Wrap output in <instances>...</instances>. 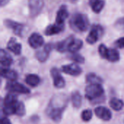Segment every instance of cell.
Instances as JSON below:
<instances>
[{
	"label": "cell",
	"mask_w": 124,
	"mask_h": 124,
	"mask_svg": "<svg viewBox=\"0 0 124 124\" xmlns=\"http://www.w3.org/2000/svg\"><path fill=\"white\" fill-rule=\"evenodd\" d=\"M68 100L66 95L58 94L52 98L47 108L48 116L54 121H59L62 118V113L65 109Z\"/></svg>",
	"instance_id": "obj_1"
},
{
	"label": "cell",
	"mask_w": 124,
	"mask_h": 124,
	"mask_svg": "<svg viewBox=\"0 0 124 124\" xmlns=\"http://www.w3.org/2000/svg\"><path fill=\"white\" fill-rule=\"evenodd\" d=\"M70 24L73 30L75 31L84 32L88 29L89 22L86 15L81 13H76L72 16L70 20Z\"/></svg>",
	"instance_id": "obj_2"
},
{
	"label": "cell",
	"mask_w": 124,
	"mask_h": 124,
	"mask_svg": "<svg viewBox=\"0 0 124 124\" xmlns=\"http://www.w3.org/2000/svg\"><path fill=\"white\" fill-rule=\"evenodd\" d=\"M85 92L89 100H94L104 94V89L100 84H91L86 86Z\"/></svg>",
	"instance_id": "obj_3"
},
{
	"label": "cell",
	"mask_w": 124,
	"mask_h": 124,
	"mask_svg": "<svg viewBox=\"0 0 124 124\" xmlns=\"http://www.w3.org/2000/svg\"><path fill=\"white\" fill-rule=\"evenodd\" d=\"M104 30L102 27L100 25H94L86 37V41L90 44H95L103 35Z\"/></svg>",
	"instance_id": "obj_4"
},
{
	"label": "cell",
	"mask_w": 124,
	"mask_h": 124,
	"mask_svg": "<svg viewBox=\"0 0 124 124\" xmlns=\"http://www.w3.org/2000/svg\"><path fill=\"white\" fill-rule=\"evenodd\" d=\"M6 88L7 90L12 92H16L20 94H28L30 92V90L26 86L14 81H11L8 82Z\"/></svg>",
	"instance_id": "obj_5"
},
{
	"label": "cell",
	"mask_w": 124,
	"mask_h": 124,
	"mask_svg": "<svg viewBox=\"0 0 124 124\" xmlns=\"http://www.w3.org/2000/svg\"><path fill=\"white\" fill-rule=\"evenodd\" d=\"M28 6L32 17L36 16L44 7V0H28Z\"/></svg>",
	"instance_id": "obj_6"
},
{
	"label": "cell",
	"mask_w": 124,
	"mask_h": 124,
	"mask_svg": "<svg viewBox=\"0 0 124 124\" xmlns=\"http://www.w3.org/2000/svg\"><path fill=\"white\" fill-rule=\"evenodd\" d=\"M5 26H7L8 28H10L13 31V32L19 36H22L23 30H24V25L23 24H20L19 23H17L15 21L11 20H5L4 21Z\"/></svg>",
	"instance_id": "obj_7"
},
{
	"label": "cell",
	"mask_w": 124,
	"mask_h": 124,
	"mask_svg": "<svg viewBox=\"0 0 124 124\" xmlns=\"http://www.w3.org/2000/svg\"><path fill=\"white\" fill-rule=\"evenodd\" d=\"M51 76L53 78L54 85L55 87L60 89V88H62L65 86V81L57 68H52L51 70Z\"/></svg>",
	"instance_id": "obj_8"
},
{
	"label": "cell",
	"mask_w": 124,
	"mask_h": 124,
	"mask_svg": "<svg viewBox=\"0 0 124 124\" xmlns=\"http://www.w3.org/2000/svg\"><path fill=\"white\" fill-rule=\"evenodd\" d=\"M28 44H30V46L33 48V49H37L41 47L43 44H44V39L43 37L37 33H32L31 35V36L28 39Z\"/></svg>",
	"instance_id": "obj_9"
},
{
	"label": "cell",
	"mask_w": 124,
	"mask_h": 124,
	"mask_svg": "<svg viewBox=\"0 0 124 124\" xmlns=\"http://www.w3.org/2000/svg\"><path fill=\"white\" fill-rule=\"evenodd\" d=\"M62 70L68 75H71L73 76H76L81 74L82 72L81 68L76 64H70V65H66L62 67Z\"/></svg>",
	"instance_id": "obj_10"
},
{
	"label": "cell",
	"mask_w": 124,
	"mask_h": 124,
	"mask_svg": "<svg viewBox=\"0 0 124 124\" xmlns=\"http://www.w3.org/2000/svg\"><path fill=\"white\" fill-rule=\"evenodd\" d=\"M94 112L98 118L104 121H109L112 117L110 110L105 107H98L95 109Z\"/></svg>",
	"instance_id": "obj_11"
},
{
	"label": "cell",
	"mask_w": 124,
	"mask_h": 124,
	"mask_svg": "<svg viewBox=\"0 0 124 124\" xmlns=\"http://www.w3.org/2000/svg\"><path fill=\"white\" fill-rule=\"evenodd\" d=\"M73 40H74V37L73 36H70L68 37L65 40H63V41H62L57 44V45L55 46L56 49L60 52H64L68 51L69 46H70L71 42Z\"/></svg>",
	"instance_id": "obj_12"
},
{
	"label": "cell",
	"mask_w": 124,
	"mask_h": 124,
	"mask_svg": "<svg viewBox=\"0 0 124 124\" xmlns=\"http://www.w3.org/2000/svg\"><path fill=\"white\" fill-rule=\"evenodd\" d=\"M64 29V24H60L57 23H55L53 25H49L46 30H45V34L47 36H52L54 34H57L62 31Z\"/></svg>",
	"instance_id": "obj_13"
},
{
	"label": "cell",
	"mask_w": 124,
	"mask_h": 124,
	"mask_svg": "<svg viewBox=\"0 0 124 124\" xmlns=\"http://www.w3.org/2000/svg\"><path fill=\"white\" fill-rule=\"evenodd\" d=\"M68 15L69 14H68V11L66 6L65 5L61 6V7L59 9L57 13L56 23H60V24H64V22L68 18Z\"/></svg>",
	"instance_id": "obj_14"
},
{
	"label": "cell",
	"mask_w": 124,
	"mask_h": 124,
	"mask_svg": "<svg viewBox=\"0 0 124 124\" xmlns=\"http://www.w3.org/2000/svg\"><path fill=\"white\" fill-rule=\"evenodd\" d=\"M7 49L12 52L15 54L19 55L21 53L22 46L20 44L16 42V39L15 38H11L7 44Z\"/></svg>",
	"instance_id": "obj_15"
},
{
	"label": "cell",
	"mask_w": 124,
	"mask_h": 124,
	"mask_svg": "<svg viewBox=\"0 0 124 124\" xmlns=\"http://www.w3.org/2000/svg\"><path fill=\"white\" fill-rule=\"evenodd\" d=\"M0 60H1V66L4 67V68L9 67L12 64V57L4 49L1 50V52H0Z\"/></svg>",
	"instance_id": "obj_16"
},
{
	"label": "cell",
	"mask_w": 124,
	"mask_h": 124,
	"mask_svg": "<svg viewBox=\"0 0 124 124\" xmlns=\"http://www.w3.org/2000/svg\"><path fill=\"white\" fill-rule=\"evenodd\" d=\"M89 4L91 6L92 9L95 13H100L104 6H105V1L104 0H89Z\"/></svg>",
	"instance_id": "obj_17"
},
{
	"label": "cell",
	"mask_w": 124,
	"mask_h": 124,
	"mask_svg": "<svg viewBox=\"0 0 124 124\" xmlns=\"http://www.w3.org/2000/svg\"><path fill=\"white\" fill-rule=\"evenodd\" d=\"M1 74L2 77L10 81H15L17 78V73L15 70L7 68L1 69Z\"/></svg>",
	"instance_id": "obj_18"
},
{
	"label": "cell",
	"mask_w": 124,
	"mask_h": 124,
	"mask_svg": "<svg viewBox=\"0 0 124 124\" xmlns=\"http://www.w3.org/2000/svg\"><path fill=\"white\" fill-rule=\"evenodd\" d=\"M105 59H107L108 60L110 61V62H117L120 59V54L118 53V52L115 49H108Z\"/></svg>",
	"instance_id": "obj_19"
},
{
	"label": "cell",
	"mask_w": 124,
	"mask_h": 124,
	"mask_svg": "<svg viewBox=\"0 0 124 124\" xmlns=\"http://www.w3.org/2000/svg\"><path fill=\"white\" fill-rule=\"evenodd\" d=\"M25 82L31 86H36L39 85V84L40 82V78L37 75L30 74L26 76Z\"/></svg>",
	"instance_id": "obj_20"
},
{
	"label": "cell",
	"mask_w": 124,
	"mask_h": 124,
	"mask_svg": "<svg viewBox=\"0 0 124 124\" xmlns=\"http://www.w3.org/2000/svg\"><path fill=\"white\" fill-rule=\"evenodd\" d=\"M83 46V41L81 40V39H75L71 42L70 46H69V49H68V51L70 52L71 53L72 52H78Z\"/></svg>",
	"instance_id": "obj_21"
},
{
	"label": "cell",
	"mask_w": 124,
	"mask_h": 124,
	"mask_svg": "<svg viewBox=\"0 0 124 124\" xmlns=\"http://www.w3.org/2000/svg\"><path fill=\"white\" fill-rule=\"evenodd\" d=\"M110 107L115 110H121L123 108H124V102L118 98H113L110 101Z\"/></svg>",
	"instance_id": "obj_22"
},
{
	"label": "cell",
	"mask_w": 124,
	"mask_h": 124,
	"mask_svg": "<svg viewBox=\"0 0 124 124\" xmlns=\"http://www.w3.org/2000/svg\"><path fill=\"white\" fill-rule=\"evenodd\" d=\"M71 100H72L73 105L75 108H78L81 105L82 98H81V94H80V93L78 92H74L72 94V95H71Z\"/></svg>",
	"instance_id": "obj_23"
},
{
	"label": "cell",
	"mask_w": 124,
	"mask_h": 124,
	"mask_svg": "<svg viewBox=\"0 0 124 124\" xmlns=\"http://www.w3.org/2000/svg\"><path fill=\"white\" fill-rule=\"evenodd\" d=\"M86 81L88 83L91 84H101L102 82V80L100 77L97 76L94 73H89L86 76Z\"/></svg>",
	"instance_id": "obj_24"
},
{
	"label": "cell",
	"mask_w": 124,
	"mask_h": 124,
	"mask_svg": "<svg viewBox=\"0 0 124 124\" xmlns=\"http://www.w3.org/2000/svg\"><path fill=\"white\" fill-rule=\"evenodd\" d=\"M49 52L44 48V49L39 50L36 53V57L39 61L44 62L47 60V58L49 57Z\"/></svg>",
	"instance_id": "obj_25"
},
{
	"label": "cell",
	"mask_w": 124,
	"mask_h": 124,
	"mask_svg": "<svg viewBox=\"0 0 124 124\" xmlns=\"http://www.w3.org/2000/svg\"><path fill=\"white\" fill-rule=\"evenodd\" d=\"M17 102V97L12 94H7L4 100V105H15Z\"/></svg>",
	"instance_id": "obj_26"
},
{
	"label": "cell",
	"mask_w": 124,
	"mask_h": 124,
	"mask_svg": "<svg viewBox=\"0 0 124 124\" xmlns=\"http://www.w3.org/2000/svg\"><path fill=\"white\" fill-rule=\"evenodd\" d=\"M70 59L73 60L74 62H78V63H83L84 62V57H82L81 54L76 53V52H72L70 54V55L69 56Z\"/></svg>",
	"instance_id": "obj_27"
},
{
	"label": "cell",
	"mask_w": 124,
	"mask_h": 124,
	"mask_svg": "<svg viewBox=\"0 0 124 124\" xmlns=\"http://www.w3.org/2000/svg\"><path fill=\"white\" fill-rule=\"evenodd\" d=\"M25 113V106L22 102H17V105H16V114L21 116H23Z\"/></svg>",
	"instance_id": "obj_28"
},
{
	"label": "cell",
	"mask_w": 124,
	"mask_h": 124,
	"mask_svg": "<svg viewBox=\"0 0 124 124\" xmlns=\"http://www.w3.org/2000/svg\"><path fill=\"white\" fill-rule=\"evenodd\" d=\"M81 118L84 121H89L92 118V112L90 110H86L82 112Z\"/></svg>",
	"instance_id": "obj_29"
},
{
	"label": "cell",
	"mask_w": 124,
	"mask_h": 124,
	"mask_svg": "<svg viewBox=\"0 0 124 124\" xmlns=\"http://www.w3.org/2000/svg\"><path fill=\"white\" fill-rule=\"evenodd\" d=\"M99 53L100 54V56L103 58H105L106 57V54H107V52H108V49L106 47L105 45L104 44H101L100 46H99Z\"/></svg>",
	"instance_id": "obj_30"
},
{
	"label": "cell",
	"mask_w": 124,
	"mask_h": 124,
	"mask_svg": "<svg viewBox=\"0 0 124 124\" xmlns=\"http://www.w3.org/2000/svg\"><path fill=\"white\" fill-rule=\"evenodd\" d=\"M116 26L118 29L124 32V17L118 20L116 23Z\"/></svg>",
	"instance_id": "obj_31"
},
{
	"label": "cell",
	"mask_w": 124,
	"mask_h": 124,
	"mask_svg": "<svg viewBox=\"0 0 124 124\" xmlns=\"http://www.w3.org/2000/svg\"><path fill=\"white\" fill-rule=\"evenodd\" d=\"M115 45L116 47L122 49L124 48V37H122L119 39H118L116 42H115Z\"/></svg>",
	"instance_id": "obj_32"
},
{
	"label": "cell",
	"mask_w": 124,
	"mask_h": 124,
	"mask_svg": "<svg viewBox=\"0 0 124 124\" xmlns=\"http://www.w3.org/2000/svg\"><path fill=\"white\" fill-rule=\"evenodd\" d=\"M1 124H11V122L9 121V120L7 118H3L1 120Z\"/></svg>",
	"instance_id": "obj_33"
},
{
	"label": "cell",
	"mask_w": 124,
	"mask_h": 124,
	"mask_svg": "<svg viewBox=\"0 0 124 124\" xmlns=\"http://www.w3.org/2000/svg\"><path fill=\"white\" fill-rule=\"evenodd\" d=\"M10 0H0V4H1V6H4L5 4H7Z\"/></svg>",
	"instance_id": "obj_34"
}]
</instances>
